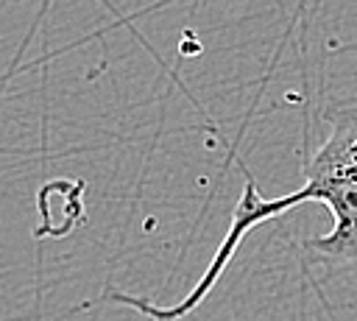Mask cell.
Here are the masks:
<instances>
[{"label": "cell", "mask_w": 357, "mask_h": 321, "mask_svg": "<svg viewBox=\"0 0 357 321\" xmlns=\"http://www.w3.org/2000/svg\"><path fill=\"white\" fill-rule=\"evenodd\" d=\"M326 204L332 215V229L321 237H310L307 248L315 251L324 260L332 262H357V95H349L329 109V134L312 154V159L304 167V181L287 195L265 198L259 195L251 176H245L243 195L231 212V223L212 254L206 271L195 282V288L170 307H153L145 299L117 293L112 290L109 299L137 310L139 315L151 321H178L190 315L201 301L209 296V290L218 285L220 274L231 262L234 251L245 240V234L265 223L279 218L282 212L301 207V204Z\"/></svg>", "instance_id": "obj_1"}]
</instances>
